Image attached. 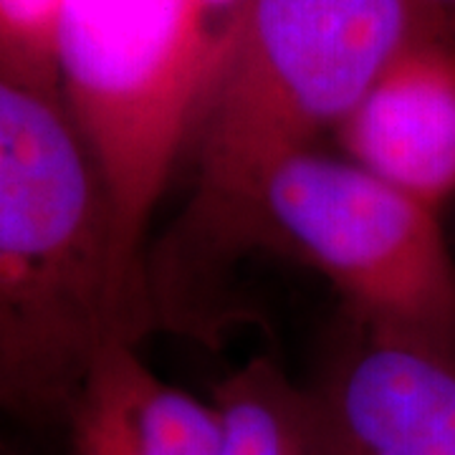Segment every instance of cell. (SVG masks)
Here are the masks:
<instances>
[{"label": "cell", "instance_id": "obj_8", "mask_svg": "<svg viewBox=\"0 0 455 455\" xmlns=\"http://www.w3.org/2000/svg\"><path fill=\"white\" fill-rule=\"evenodd\" d=\"M218 455H329L316 400L268 357L248 359L211 397Z\"/></svg>", "mask_w": 455, "mask_h": 455}, {"label": "cell", "instance_id": "obj_3", "mask_svg": "<svg viewBox=\"0 0 455 455\" xmlns=\"http://www.w3.org/2000/svg\"><path fill=\"white\" fill-rule=\"evenodd\" d=\"M220 49L200 0L61 3V104L104 180L119 263L145 311L147 230L182 164Z\"/></svg>", "mask_w": 455, "mask_h": 455}, {"label": "cell", "instance_id": "obj_4", "mask_svg": "<svg viewBox=\"0 0 455 455\" xmlns=\"http://www.w3.org/2000/svg\"><path fill=\"white\" fill-rule=\"evenodd\" d=\"M260 220L266 248L329 281L349 324L455 362V259L438 211L314 147L266 182Z\"/></svg>", "mask_w": 455, "mask_h": 455}, {"label": "cell", "instance_id": "obj_11", "mask_svg": "<svg viewBox=\"0 0 455 455\" xmlns=\"http://www.w3.org/2000/svg\"><path fill=\"white\" fill-rule=\"evenodd\" d=\"M427 16L438 23V28L455 44V0H418Z\"/></svg>", "mask_w": 455, "mask_h": 455}, {"label": "cell", "instance_id": "obj_6", "mask_svg": "<svg viewBox=\"0 0 455 455\" xmlns=\"http://www.w3.org/2000/svg\"><path fill=\"white\" fill-rule=\"evenodd\" d=\"M339 155L438 211L455 196V44L427 33L385 66L334 130Z\"/></svg>", "mask_w": 455, "mask_h": 455}, {"label": "cell", "instance_id": "obj_7", "mask_svg": "<svg viewBox=\"0 0 455 455\" xmlns=\"http://www.w3.org/2000/svg\"><path fill=\"white\" fill-rule=\"evenodd\" d=\"M109 341L68 407L74 455H218L212 403L164 382L137 349Z\"/></svg>", "mask_w": 455, "mask_h": 455}, {"label": "cell", "instance_id": "obj_5", "mask_svg": "<svg viewBox=\"0 0 455 455\" xmlns=\"http://www.w3.org/2000/svg\"><path fill=\"white\" fill-rule=\"evenodd\" d=\"M329 455H455V362L347 322L309 387Z\"/></svg>", "mask_w": 455, "mask_h": 455}, {"label": "cell", "instance_id": "obj_2", "mask_svg": "<svg viewBox=\"0 0 455 455\" xmlns=\"http://www.w3.org/2000/svg\"><path fill=\"white\" fill-rule=\"evenodd\" d=\"M147 329L112 200L74 122L0 76V407L68 412L101 349Z\"/></svg>", "mask_w": 455, "mask_h": 455}, {"label": "cell", "instance_id": "obj_10", "mask_svg": "<svg viewBox=\"0 0 455 455\" xmlns=\"http://www.w3.org/2000/svg\"><path fill=\"white\" fill-rule=\"evenodd\" d=\"M200 3L205 8V16L211 20L212 31L218 33V38L226 44L228 31L233 28L235 18L245 5V0H200Z\"/></svg>", "mask_w": 455, "mask_h": 455}, {"label": "cell", "instance_id": "obj_9", "mask_svg": "<svg viewBox=\"0 0 455 455\" xmlns=\"http://www.w3.org/2000/svg\"><path fill=\"white\" fill-rule=\"evenodd\" d=\"M61 3L0 0V76L56 104H61L56 66Z\"/></svg>", "mask_w": 455, "mask_h": 455}, {"label": "cell", "instance_id": "obj_1", "mask_svg": "<svg viewBox=\"0 0 455 455\" xmlns=\"http://www.w3.org/2000/svg\"><path fill=\"white\" fill-rule=\"evenodd\" d=\"M427 33L443 31L418 0H245L185 145V205L147 251L152 324L212 329L233 268L266 248V182L334 134L377 74Z\"/></svg>", "mask_w": 455, "mask_h": 455}]
</instances>
